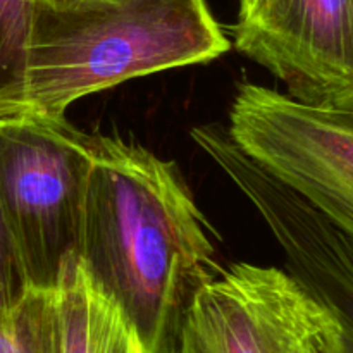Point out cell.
Masks as SVG:
<instances>
[{"instance_id":"obj_1","label":"cell","mask_w":353,"mask_h":353,"mask_svg":"<svg viewBox=\"0 0 353 353\" xmlns=\"http://www.w3.org/2000/svg\"><path fill=\"white\" fill-rule=\"evenodd\" d=\"M78 257L145 353L178 352L193 300L221 271L176 164L103 134H93Z\"/></svg>"},{"instance_id":"obj_2","label":"cell","mask_w":353,"mask_h":353,"mask_svg":"<svg viewBox=\"0 0 353 353\" xmlns=\"http://www.w3.org/2000/svg\"><path fill=\"white\" fill-rule=\"evenodd\" d=\"M230 41L205 0L34 3L24 116L62 117L128 79L221 57Z\"/></svg>"},{"instance_id":"obj_3","label":"cell","mask_w":353,"mask_h":353,"mask_svg":"<svg viewBox=\"0 0 353 353\" xmlns=\"http://www.w3.org/2000/svg\"><path fill=\"white\" fill-rule=\"evenodd\" d=\"M93 137L65 116L0 121V205L31 290L50 292L79 254Z\"/></svg>"},{"instance_id":"obj_4","label":"cell","mask_w":353,"mask_h":353,"mask_svg":"<svg viewBox=\"0 0 353 353\" xmlns=\"http://www.w3.org/2000/svg\"><path fill=\"white\" fill-rule=\"evenodd\" d=\"M230 119L234 143L353 243V105H310L245 81Z\"/></svg>"},{"instance_id":"obj_5","label":"cell","mask_w":353,"mask_h":353,"mask_svg":"<svg viewBox=\"0 0 353 353\" xmlns=\"http://www.w3.org/2000/svg\"><path fill=\"white\" fill-rule=\"evenodd\" d=\"M336 314L295 274L238 262L207 283L176 353H333Z\"/></svg>"},{"instance_id":"obj_6","label":"cell","mask_w":353,"mask_h":353,"mask_svg":"<svg viewBox=\"0 0 353 353\" xmlns=\"http://www.w3.org/2000/svg\"><path fill=\"white\" fill-rule=\"evenodd\" d=\"M238 50L310 105H353V0H262L241 16Z\"/></svg>"},{"instance_id":"obj_7","label":"cell","mask_w":353,"mask_h":353,"mask_svg":"<svg viewBox=\"0 0 353 353\" xmlns=\"http://www.w3.org/2000/svg\"><path fill=\"white\" fill-rule=\"evenodd\" d=\"M259 214L288 255L296 278L340 319L333 353H353L352 241L286 186L265 193Z\"/></svg>"},{"instance_id":"obj_8","label":"cell","mask_w":353,"mask_h":353,"mask_svg":"<svg viewBox=\"0 0 353 353\" xmlns=\"http://www.w3.org/2000/svg\"><path fill=\"white\" fill-rule=\"evenodd\" d=\"M52 295L57 353H145L126 317L93 285L79 257L64 265Z\"/></svg>"},{"instance_id":"obj_9","label":"cell","mask_w":353,"mask_h":353,"mask_svg":"<svg viewBox=\"0 0 353 353\" xmlns=\"http://www.w3.org/2000/svg\"><path fill=\"white\" fill-rule=\"evenodd\" d=\"M37 0H0V121L24 116L28 43Z\"/></svg>"},{"instance_id":"obj_10","label":"cell","mask_w":353,"mask_h":353,"mask_svg":"<svg viewBox=\"0 0 353 353\" xmlns=\"http://www.w3.org/2000/svg\"><path fill=\"white\" fill-rule=\"evenodd\" d=\"M0 353H57L52 290H30L16 310L0 316Z\"/></svg>"},{"instance_id":"obj_11","label":"cell","mask_w":353,"mask_h":353,"mask_svg":"<svg viewBox=\"0 0 353 353\" xmlns=\"http://www.w3.org/2000/svg\"><path fill=\"white\" fill-rule=\"evenodd\" d=\"M30 290L16 243L0 205V316L16 310Z\"/></svg>"},{"instance_id":"obj_12","label":"cell","mask_w":353,"mask_h":353,"mask_svg":"<svg viewBox=\"0 0 353 353\" xmlns=\"http://www.w3.org/2000/svg\"><path fill=\"white\" fill-rule=\"evenodd\" d=\"M262 0H240V17L250 14Z\"/></svg>"},{"instance_id":"obj_13","label":"cell","mask_w":353,"mask_h":353,"mask_svg":"<svg viewBox=\"0 0 353 353\" xmlns=\"http://www.w3.org/2000/svg\"><path fill=\"white\" fill-rule=\"evenodd\" d=\"M48 3H55V6H64V3H72V2H81V0H45Z\"/></svg>"}]
</instances>
